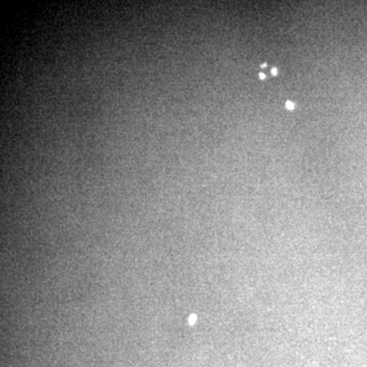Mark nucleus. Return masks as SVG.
Returning a JSON list of instances; mask_svg holds the SVG:
<instances>
[{"instance_id": "obj_1", "label": "nucleus", "mask_w": 367, "mask_h": 367, "mask_svg": "<svg viewBox=\"0 0 367 367\" xmlns=\"http://www.w3.org/2000/svg\"><path fill=\"white\" fill-rule=\"evenodd\" d=\"M285 106H287L288 110H294V103L291 101H288L287 103H285Z\"/></svg>"}, {"instance_id": "obj_3", "label": "nucleus", "mask_w": 367, "mask_h": 367, "mask_svg": "<svg viewBox=\"0 0 367 367\" xmlns=\"http://www.w3.org/2000/svg\"><path fill=\"white\" fill-rule=\"evenodd\" d=\"M259 76H260V78L265 79V75L264 74H260Z\"/></svg>"}, {"instance_id": "obj_2", "label": "nucleus", "mask_w": 367, "mask_h": 367, "mask_svg": "<svg viewBox=\"0 0 367 367\" xmlns=\"http://www.w3.org/2000/svg\"><path fill=\"white\" fill-rule=\"evenodd\" d=\"M271 72H273V75H276V72H278V71H276V69H273L271 70Z\"/></svg>"}]
</instances>
